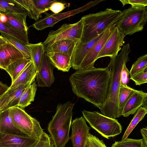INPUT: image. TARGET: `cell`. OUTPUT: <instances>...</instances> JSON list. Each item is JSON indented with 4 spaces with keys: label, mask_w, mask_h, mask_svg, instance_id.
I'll use <instances>...</instances> for the list:
<instances>
[{
    "label": "cell",
    "mask_w": 147,
    "mask_h": 147,
    "mask_svg": "<svg viewBox=\"0 0 147 147\" xmlns=\"http://www.w3.org/2000/svg\"><path fill=\"white\" fill-rule=\"evenodd\" d=\"M86 147H90L89 145L87 143Z\"/></svg>",
    "instance_id": "bcb514c9"
},
{
    "label": "cell",
    "mask_w": 147,
    "mask_h": 147,
    "mask_svg": "<svg viewBox=\"0 0 147 147\" xmlns=\"http://www.w3.org/2000/svg\"><path fill=\"white\" fill-rule=\"evenodd\" d=\"M5 15L7 18V23L12 28L20 32L28 33V28L26 22L28 13H12Z\"/></svg>",
    "instance_id": "603a6c76"
},
{
    "label": "cell",
    "mask_w": 147,
    "mask_h": 147,
    "mask_svg": "<svg viewBox=\"0 0 147 147\" xmlns=\"http://www.w3.org/2000/svg\"><path fill=\"white\" fill-rule=\"evenodd\" d=\"M84 118L90 126L103 137L109 139L120 134L122 126L117 120L94 111H82Z\"/></svg>",
    "instance_id": "8992f818"
},
{
    "label": "cell",
    "mask_w": 147,
    "mask_h": 147,
    "mask_svg": "<svg viewBox=\"0 0 147 147\" xmlns=\"http://www.w3.org/2000/svg\"><path fill=\"white\" fill-rule=\"evenodd\" d=\"M78 42L70 39L59 40L45 48V51L46 53H62L71 57Z\"/></svg>",
    "instance_id": "ffe728a7"
},
{
    "label": "cell",
    "mask_w": 147,
    "mask_h": 147,
    "mask_svg": "<svg viewBox=\"0 0 147 147\" xmlns=\"http://www.w3.org/2000/svg\"><path fill=\"white\" fill-rule=\"evenodd\" d=\"M33 147H55L53 142L50 136L45 132L41 136Z\"/></svg>",
    "instance_id": "e575fe53"
},
{
    "label": "cell",
    "mask_w": 147,
    "mask_h": 147,
    "mask_svg": "<svg viewBox=\"0 0 147 147\" xmlns=\"http://www.w3.org/2000/svg\"><path fill=\"white\" fill-rule=\"evenodd\" d=\"M27 46L30 51L31 61L37 72L39 70L45 53L44 47L42 42L29 43Z\"/></svg>",
    "instance_id": "cb8c5ba5"
},
{
    "label": "cell",
    "mask_w": 147,
    "mask_h": 147,
    "mask_svg": "<svg viewBox=\"0 0 147 147\" xmlns=\"http://www.w3.org/2000/svg\"><path fill=\"white\" fill-rule=\"evenodd\" d=\"M121 15L120 10L107 8L104 11L83 16L81 18L83 30L80 41L84 43L93 40L115 25Z\"/></svg>",
    "instance_id": "3957f363"
},
{
    "label": "cell",
    "mask_w": 147,
    "mask_h": 147,
    "mask_svg": "<svg viewBox=\"0 0 147 147\" xmlns=\"http://www.w3.org/2000/svg\"><path fill=\"white\" fill-rule=\"evenodd\" d=\"M147 93L142 90L136 91L127 101L121 111V116L127 117L134 114L141 107L147 108Z\"/></svg>",
    "instance_id": "9a60e30c"
},
{
    "label": "cell",
    "mask_w": 147,
    "mask_h": 147,
    "mask_svg": "<svg viewBox=\"0 0 147 147\" xmlns=\"http://www.w3.org/2000/svg\"><path fill=\"white\" fill-rule=\"evenodd\" d=\"M123 6L127 4L131 6L146 7L147 6V0H120Z\"/></svg>",
    "instance_id": "f35d334b"
},
{
    "label": "cell",
    "mask_w": 147,
    "mask_h": 147,
    "mask_svg": "<svg viewBox=\"0 0 147 147\" xmlns=\"http://www.w3.org/2000/svg\"><path fill=\"white\" fill-rule=\"evenodd\" d=\"M0 33H3L10 35L26 44H29L28 33L18 31L11 27L7 22H0Z\"/></svg>",
    "instance_id": "83f0119b"
},
{
    "label": "cell",
    "mask_w": 147,
    "mask_h": 147,
    "mask_svg": "<svg viewBox=\"0 0 147 147\" xmlns=\"http://www.w3.org/2000/svg\"><path fill=\"white\" fill-rule=\"evenodd\" d=\"M11 89H9L4 94L0 96V111L5 104L10 93Z\"/></svg>",
    "instance_id": "60d3db41"
},
{
    "label": "cell",
    "mask_w": 147,
    "mask_h": 147,
    "mask_svg": "<svg viewBox=\"0 0 147 147\" xmlns=\"http://www.w3.org/2000/svg\"><path fill=\"white\" fill-rule=\"evenodd\" d=\"M27 11L16 0H0V13H25Z\"/></svg>",
    "instance_id": "d4e9b609"
},
{
    "label": "cell",
    "mask_w": 147,
    "mask_h": 147,
    "mask_svg": "<svg viewBox=\"0 0 147 147\" xmlns=\"http://www.w3.org/2000/svg\"><path fill=\"white\" fill-rule=\"evenodd\" d=\"M130 79L132 80L136 85H140L147 82V68L136 73L130 77Z\"/></svg>",
    "instance_id": "8d00e7d4"
},
{
    "label": "cell",
    "mask_w": 147,
    "mask_h": 147,
    "mask_svg": "<svg viewBox=\"0 0 147 147\" xmlns=\"http://www.w3.org/2000/svg\"><path fill=\"white\" fill-rule=\"evenodd\" d=\"M7 42L5 38L1 35L0 36V46L3 45Z\"/></svg>",
    "instance_id": "f6af8a7d"
},
{
    "label": "cell",
    "mask_w": 147,
    "mask_h": 147,
    "mask_svg": "<svg viewBox=\"0 0 147 147\" xmlns=\"http://www.w3.org/2000/svg\"><path fill=\"white\" fill-rule=\"evenodd\" d=\"M25 59L23 54L11 44L6 42L0 46V68L5 70L10 64Z\"/></svg>",
    "instance_id": "e0dca14e"
},
{
    "label": "cell",
    "mask_w": 147,
    "mask_h": 147,
    "mask_svg": "<svg viewBox=\"0 0 147 147\" xmlns=\"http://www.w3.org/2000/svg\"><path fill=\"white\" fill-rule=\"evenodd\" d=\"M147 68V54L143 55L137 58L133 64L129 71L130 77Z\"/></svg>",
    "instance_id": "d6a6232c"
},
{
    "label": "cell",
    "mask_w": 147,
    "mask_h": 147,
    "mask_svg": "<svg viewBox=\"0 0 147 147\" xmlns=\"http://www.w3.org/2000/svg\"><path fill=\"white\" fill-rule=\"evenodd\" d=\"M140 132L142 137V139L145 147H147V128L146 127L140 129Z\"/></svg>",
    "instance_id": "b9f144b4"
},
{
    "label": "cell",
    "mask_w": 147,
    "mask_h": 147,
    "mask_svg": "<svg viewBox=\"0 0 147 147\" xmlns=\"http://www.w3.org/2000/svg\"><path fill=\"white\" fill-rule=\"evenodd\" d=\"M71 134L70 139L73 147H86L90 128L82 116L74 120L71 123Z\"/></svg>",
    "instance_id": "8fae6325"
},
{
    "label": "cell",
    "mask_w": 147,
    "mask_h": 147,
    "mask_svg": "<svg viewBox=\"0 0 147 147\" xmlns=\"http://www.w3.org/2000/svg\"><path fill=\"white\" fill-rule=\"evenodd\" d=\"M1 14L0 13V15H1Z\"/></svg>",
    "instance_id": "7dc6e473"
},
{
    "label": "cell",
    "mask_w": 147,
    "mask_h": 147,
    "mask_svg": "<svg viewBox=\"0 0 147 147\" xmlns=\"http://www.w3.org/2000/svg\"><path fill=\"white\" fill-rule=\"evenodd\" d=\"M82 30L81 19L74 24H65L57 30L51 31L42 44L45 48L57 41L63 39L79 41L81 37Z\"/></svg>",
    "instance_id": "ba28073f"
},
{
    "label": "cell",
    "mask_w": 147,
    "mask_h": 147,
    "mask_svg": "<svg viewBox=\"0 0 147 147\" xmlns=\"http://www.w3.org/2000/svg\"><path fill=\"white\" fill-rule=\"evenodd\" d=\"M54 67L64 72H68L72 67L71 57L62 53H46Z\"/></svg>",
    "instance_id": "7402d4cb"
},
{
    "label": "cell",
    "mask_w": 147,
    "mask_h": 147,
    "mask_svg": "<svg viewBox=\"0 0 147 147\" xmlns=\"http://www.w3.org/2000/svg\"><path fill=\"white\" fill-rule=\"evenodd\" d=\"M74 105L69 101L58 104L56 113L49 123L47 130L55 147H65L69 140V133Z\"/></svg>",
    "instance_id": "277c9868"
},
{
    "label": "cell",
    "mask_w": 147,
    "mask_h": 147,
    "mask_svg": "<svg viewBox=\"0 0 147 147\" xmlns=\"http://www.w3.org/2000/svg\"><path fill=\"white\" fill-rule=\"evenodd\" d=\"M111 76L109 68L77 70L69 80L74 93L99 109L106 99Z\"/></svg>",
    "instance_id": "6da1fadb"
},
{
    "label": "cell",
    "mask_w": 147,
    "mask_h": 147,
    "mask_svg": "<svg viewBox=\"0 0 147 147\" xmlns=\"http://www.w3.org/2000/svg\"><path fill=\"white\" fill-rule=\"evenodd\" d=\"M36 87L37 85L34 81L26 88L20 97L17 107L23 109L34 101Z\"/></svg>",
    "instance_id": "484cf974"
},
{
    "label": "cell",
    "mask_w": 147,
    "mask_h": 147,
    "mask_svg": "<svg viewBox=\"0 0 147 147\" xmlns=\"http://www.w3.org/2000/svg\"><path fill=\"white\" fill-rule=\"evenodd\" d=\"M54 67L45 52L40 68L37 73L36 79L38 87H49L54 82L55 80L53 73Z\"/></svg>",
    "instance_id": "5bb4252c"
},
{
    "label": "cell",
    "mask_w": 147,
    "mask_h": 147,
    "mask_svg": "<svg viewBox=\"0 0 147 147\" xmlns=\"http://www.w3.org/2000/svg\"><path fill=\"white\" fill-rule=\"evenodd\" d=\"M0 33L1 36L5 39L7 42L13 45L21 52L25 59H31L30 52L27 45L22 42L10 35L3 33Z\"/></svg>",
    "instance_id": "f546056e"
},
{
    "label": "cell",
    "mask_w": 147,
    "mask_h": 147,
    "mask_svg": "<svg viewBox=\"0 0 147 147\" xmlns=\"http://www.w3.org/2000/svg\"><path fill=\"white\" fill-rule=\"evenodd\" d=\"M31 83L19 85L16 87V89L10 99L5 102L0 111L7 109L11 107L18 106L20 97L26 88Z\"/></svg>",
    "instance_id": "4dcf8cb0"
},
{
    "label": "cell",
    "mask_w": 147,
    "mask_h": 147,
    "mask_svg": "<svg viewBox=\"0 0 147 147\" xmlns=\"http://www.w3.org/2000/svg\"><path fill=\"white\" fill-rule=\"evenodd\" d=\"M8 109L15 125L28 136L39 140L44 132L39 122L19 107H13Z\"/></svg>",
    "instance_id": "52a82bcc"
},
{
    "label": "cell",
    "mask_w": 147,
    "mask_h": 147,
    "mask_svg": "<svg viewBox=\"0 0 147 147\" xmlns=\"http://www.w3.org/2000/svg\"><path fill=\"white\" fill-rule=\"evenodd\" d=\"M27 11L28 16L36 21L42 17L41 14L57 0H16Z\"/></svg>",
    "instance_id": "7c38bea8"
},
{
    "label": "cell",
    "mask_w": 147,
    "mask_h": 147,
    "mask_svg": "<svg viewBox=\"0 0 147 147\" xmlns=\"http://www.w3.org/2000/svg\"><path fill=\"white\" fill-rule=\"evenodd\" d=\"M115 24L125 36L143 30L147 22V7L131 6L122 11Z\"/></svg>",
    "instance_id": "5b68a950"
},
{
    "label": "cell",
    "mask_w": 147,
    "mask_h": 147,
    "mask_svg": "<svg viewBox=\"0 0 147 147\" xmlns=\"http://www.w3.org/2000/svg\"><path fill=\"white\" fill-rule=\"evenodd\" d=\"M114 26L106 30L101 37L94 45L87 54L78 70L85 69L94 67V64L95 61L97 60V57L110 35Z\"/></svg>",
    "instance_id": "4fadbf2b"
},
{
    "label": "cell",
    "mask_w": 147,
    "mask_h": 147,
    "mask_svg": "<svg viewBox=\"0 0 147 147\" xmlns=\"http://www.w3.org/2000/svg\"><path fill=\"white\" fill-rule=\"evenodd\" d=\"M38 140L28 136L0 133V147H33Z\"/></svg>",
    "instance_id": "2e32d148"
},
{
    "label": "cell",
    "mask_w": 147,
    "mask_h": 147,
    "mask_svg": "<svg viewBox=\"0 0 147 147\" xmlns=\"http://www.w3.org/2000/svg\"><path fill=\"white\" fill-rule=\"evenodd\" d=\"M111 147H145L142 139L127 138L123 141H116Z\"/></svg>",
    "instance_id": "836d02e7"
},
{
    "label": "cell",
    "mask_w": 147,
    "mask_h": 147,
    "mask_svg": "<svg viewBox=\"0 0 147 147\" xmlns=\"http://www.w3.org/2000/svg\"><path fill=\"white\" fill-rule=\"evenodd\" d=\"M7 18L4 14H1L0 15V22L3 23H5L7 22Z\"/></svg>",
    "instance_id": "ee69618b"
},
{
    "label": "cell",
    "mask_w": 147,
    "mask_h": 147,
    "mask_svg": "<svg viewBox=\"0 0 147 147\" xmlns=\"http://www.w3.org/2000/svg\"><path fill=\"white\" fill-rule=\"evenodd\" d=\"M125 36L115 26L111 34L99 54L97 59L105 57H109L113 58L118 55L125 42Z\"/></svg>",
    "instance_id": "30bf717a"
},
{
    "label": "cell",
    "mask_w": 147,
    "mask_h": 147,
    "mask_svg": "<svg viewBox=\"0 0 147 147\" xmlns=\"http://www.w3.org/2000/svg\"><path fill=\"white\" fill-rule=\"evenodd\" d=\"M70 5L69 3L62 2L57 0L53 3L49 7L44 11V13L50 10L54 14H58L66 7H69Z\"/></svg>",
    "instance_id": "d590c367"
},
{
    "label": "cell",
    "mask_w": 147,
    "mask_h": 147,
    "mask_svg": "<svg viewBox=\"0 0 147 147\" xmlns=\"http://www.w3.org/2000/svg\"><path fill=\"white\" fill-rule=\"evenodd\" d=\"M87 143L90 147H107L102 140H100L90 133L88 135Z\"/></svg>",
    "instance_id": "74e56055"
},
{
    "label": "cell",
    "mask_w": 147,
    "mask_h": 147,
    "mask_svg": "<svg viewBox=\"0 0 147 147\" xmlns=\"http://www.w3.org/2000/svg\"><path fill=\"white\" fill-rule=\"evenodd\" d=\"M136 90L127 85H121L119 92L118 106L121 112L127 101Z\"/></svg>",
    "instance_id": "1f68e13d"
},
{
    "label": "cell",
    "mask_w": 147,
    "mask_h": 147,
    "mask_svg": "<svg viewBox=\"0 0 147 147\" xmlns=\"http://www.w3.org/2000/svg\"><path fill=\"white\" fill-rule=\"evenodd\" d=\"M0 133L19 136H28L14 124L9 109L0 111Z\"/></svg>",
    "instance_id": "d6986e66"
},
{
    "label": "cell",
    "mask_w": 147,
    "mask_h": 147,
    "mask_svg": "<svg viewBox=\"0 0 147 147\" xmlns=\"http://www.w3.org/2000/svg\"><path fill=\"white\" fill-rule=\"evenodd\" d=\"M31 59H24L18 60L9 65L5 70L9 74L13 83Z\"/></svg>",
    "instance_id": "4316f807"
},
{
    "label": "cell",
    "mask_w": 147,
    "mask_h": 147,
    "mask_svg": "<svg viewBox=\"0 0 147 147\" xmlns=\"http://www.w3.org/2000/svg\"><path fill=\"white\" fill-rule=\"evenodd\" d=\"M37 73L33 63L31 61L11 84L9 88H14L20 85L32 83L36 77Z\"/></svg>",
    "instance_id": "44dd1931"
},
{
    "label": "cell",
    "mask_w": 147,
    "mask_h": 147,
    "mask_svg": "<svg viewBox=\"0 0 147 147\" xmlns=\"http://www.w3.org/2000/svg\"><path fill=\"white\" fill-rule=\"evenodd\" d=\"M147 113V109L143 107H141L136 112L120 141H123L127 138L139 122L143 119Z\"/></svg>",
    "instance_id": "f1b7e54d"
},
{
    "label": "cell",
    "mask_w": 147,
    "mask_h": 147,
    "mask_svg": "<svg viewBox=\"0 0 147 147\" xmlns=\"http://www.w3.org/2000/svg\"><path fill=\"white\" fill-rule=\"evenodd\" d=\"M104 1L97 0L91 1L82 6L63 13L58 14L47 13L46 14V16L34 23L32 26L38 30H41L49 27H53L60 21L86 11Z\"/></svg>",
    "instance_id": "9c48e42d"
},
{
    "label": "cell",
    "mask_w": 147,
    "mask_h": 147,
    "mask_svg": "<svg viewBox=\"0 0 147 147\" xmlns=\"http://www.w3.org/2000/svg\"><path fill=\"white\" fill-rule=\"evenodd\" d=\"M7 86L0 82V96L5 93L9 89Z\"/></svg>",
    "instance_id": "7bdbcfd3"
},
{
    "label": "cell",
    "mask_w": 147,
    "mask_h": 147,
    "mask_svg": "<svg viewBox=\"0 0 147 147\" xmlns=\"http://www.w3.org/2000/svg\"><path fill=\"white\" fill-rule=\"evenodd\" d=\"M129 71L126 67V65H125L123 67L121 74V85H127L129 81Z\"/></svg>",
    "instance_id": "ab89813d"
},
{
    "label": "cell",
    "mask_w": 147,
    "mask_h": 147,
    "mask_svg": "<svg viewBox=\"0 0 147 147\" xmlns=\"http://www.w3.org/2000/svg\"><path fill=\"white\" fill-rule=\"evenodd\" d=\"M105 31L88 42L82 43L79 41L77 42L71 58V66L73 69L76 70L78 69L87 54L94 45L100 39Z\"/></svg>",
    "instance_id": "ac0fdd59"
},
{
    "label": "cell",
    "mask_w": 147,
    "mask_h": 147,
    "mask_svg": "<svg viewBox=\"0 0 147 147\" xmlns=\"http://www.w3.org/2000/svg\"><path fill=\"white\" fill-rule=\"evenodd\" d=\"M131 51L129 43L123 45L120 53L111 58L108 65L111 72L108 92L105 103L100 109L103 115L113 118L121 116L118 106L121 74L123 67L129 61Z\"/></svg>",
    "instance_id": "7a4b0ae2"
}]
</instances>
